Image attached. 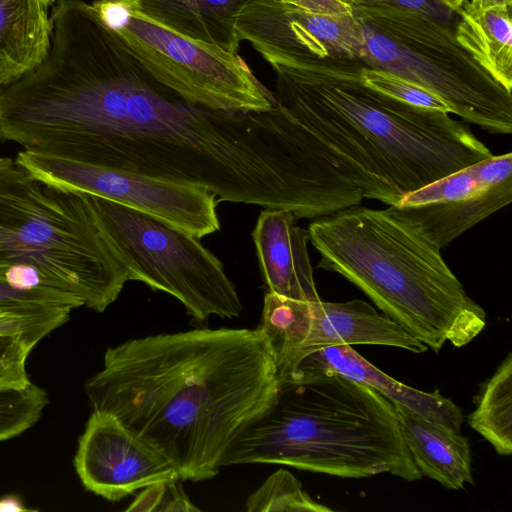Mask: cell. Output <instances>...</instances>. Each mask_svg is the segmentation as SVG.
I'll list each match as a JSON object with an SVG mask.
<instances>
[{"instance_id":"7402d4cb","label":"cell","mask_w":512,"mask_h":512,"mask_svg":"<svg viewBox=\"0 0 512 512\" xmlns=\"http://www.w3.org/2000/svg\"><path fill=\"white\" fill-rule=\"evenodd\" d=\"M512 154L491 155L405 194L396 205H420L475 196L512 177Z\"/></svg>"},{"instance_id":"cb8c5ba5","label":"cell","mask_w":512,"mask_h":512,"mask_svg":"<svg viewBox=\"0 0 512 512\" xmlns=\"http://www.w3.org/2000/svg\"><path fill=\"white\" fill-rule=\"evenodd\" d=\"M48 403L47 392L32 381L22 386L0 387V442L33 427Z\"/></svg>"},{"instance_id":"f546056e","label":"cell","mask_w":512,"mask_h":512,"mask_svg":"<svg viewBox=\"0 0 512 512\" xmlns=\"http://www.w3.org/2000/svg\"><path fill=\"white\" fill-rule=\"evenodd\" d=\"M174 511H200L190 500L185 492L182 480L180 478L167 481L164 498L160 507V512Z\"/></svg>"},{"instance_id":"8992f818","label":"cell","mask_w":512,"mask_h":512,"mask_svg":"<svg viewBox=\"0 0 512 512\" xmlns=\"http://www.w3.org/2000/svg\"><path fill=\"white\" fill-rule=\"evenodd\" d=\"M346 1L364 36L360 63L429 90L470 124L495 134L512 132V93L457 42L453 28L374 0Z\"/></svg>"},{"instance_id":"30bf717a","label":"cell","mask_w":512,"mask_h":512,"mask_svg":"<svg viewBox=\"0 0 512 512\" xmlns=\"http://www.w3.org/2000/svg\"><path fill=\"white\" fill-rule=\"evenodd\" d=\"M236 33L271 66L327 56L360 62L364 54L362 28L346 0H250Z\"/></svg>"},{"instance_id":"6da1fadb","label":"cell","mask_w":512,"mask_h":512,"mask_svg":"<svg viewBox=\"0 0 512 512\" xmlns=\"http://www.w3.org/2000/svg\"><path fill=\"white\" fill-rule=\"evenodd\" d=\"M278 366L258 329L196 328L109 347L84 391L165 456L180 479L213 478L237 438L276 402Z\"/></svg>"},{"instance_id":"9a60e30c","label":"cell","mask_w":512,"mask_h":512,"mask_svg":"<svg viewBox=\"0 0 512 512\" xmlns=\"http://www.w3.org/2000/svg\"><path fill=\"white\" fill-rule=\"evenodd\" d=\"M392 403L404 442L422 476L451 490H461L467 484H473L468 438L460 431L430 421L399 403Z\"/></svg>"},{"instance_id":"83f0119b","label":"cell","mask_w":512,"mask_h":512,"mask_svg":"<svg viewBox=\"0 0 512 512\" xmlns=\"http://www.w3.org/2000/svg\"><path fill=\"white\" fill-rule=\"evenodd\" d=\"M29 306H59L73 309L83 306L77 297L49 288L18 289L0 277V309Z\"/></svg>"},{"instance_id":"e0dca14e","label":"cell","mask_w":512,"mask_h":512,"mask_svg":"<svg viewBox=\"0 0 512 512\" xmlns=\"http://www.w3.org/2000/svg\"><path fill=\"white\" fill-rule=\"evenodd\" d=\"M511 200L512 178L472 197L420 205H392L387 210L442 249Z\"/></svg>"},{"instance_id":"1f68e13d","label":"cell","mask_w":512,"mask_h":512,"mask_svg":"<svg viewBox=\"0 0 512 512\" xmlns=\"http://www.w3.org/2000/svg\"><path fill=\"white\" fill-rule=\"evenodd\" d=\"M470 8L481 11L494 8L512 7V0H467Z\"/></svg>"},{"instance_id":"ffe728a7","label":"cell","mask_w":512,"mask_h":512,"mask_svg":"<svg viewBox=\"0 0 512 512\" xmlns=\"http://www.w3.org/2000/svg\"><path fill=\"white\" fill-rule=\"evenodd\" d=\"M310 302L268 291L264 296L261 323L257 328L268 341L279 377L289 372L299 360L310 325Z\"/></svg>"},{"instance_id":"7a4b0ae2","label":"cell","mask_w":512,"mask_h":512,"mask_svg":"<svg viewBox=\"0 0 512 512\" xmlns=\"http://www.w3.org/2000/svg\"><path fill=\"white\" fill-rule=\"evenodd\" d=\"M271 67L275 101L338 155L364 198L396 205L405 194L492 155L449 113L366 86L356 60L310 57Z\"/></svg>"},{"instance_id":"4fadbf2b","label":"cell","mask_w":512,"mask_h":512,"mask_svg":"<svg viewBox=\"0 0 512 512\" xmlns=\"http://www.w3.org/2000/svg\"><path fill=\"white\" fill-rule=\"evenodd\" d=\"M338 345L391 346L413 353L428 349L400 324L363 300L311 301L309 330L298 362L316 350Z\"/></svg>"},{"instance_id":"d4e9b609","label":"cell","mask_w":512,"mask_h":512,"mask_svg":"<svg viewBox=\"0 0 512 512\" xmlns=\"http://www.w3.org/2000/svg\"><path fill=\"white\" fill-rule=\"evenodd\" d=\"M71 311L59 306L0 309V335H26L41 341L65 324Z\"/></svg>"},{"instance_id":"d6986e66","label":"cell","mask_w":512,"mask_h":512,"mask_svg":"<svg viewBox=\"0 0 512 512\" xmlns=\"http://www.w3.org/2000/svg\"><path fill=\"white\" fill-rule=\"evenodd\" d=\"M512 7L477 11L467 0L456 12L454 35L467 53L507 91L512 90Z\"/></svg>"},{"instance_id":"52a82bcc","label":"cell","mask_w":512,"mask_h":512,"mask_svg":"<svg viewBox=\"0 0 512 512\" xmlns=\"http://www.w3.org/2000/svg\"><path fill=\"white\" fill-rule=\"evenodd\" d=\"M82 194L128 280L173 296L197 323L240 315L235 285L199 238L141 210Z\"/></svg>"},{"instance_id":"836d02e7","label":"cell","mask_w":512,"mask_h":512,"mask_svg":"<svg viewBox=\"0 0 512 512\" xmlns=\"http://www.w3.org/2000/svg\"><path fill=\"white\" fill-rule=\"evenodd\" d=\"M444 5L449 7L451 10L457 12L464 4L466 0H440Z\"/></svg>"},{"instance_id":"603a6c76","label":"cell","mask_w":512,"mask_h":512,"mask_svg":"<svg viewBox=\"0 0 512 512\" xmlns=\"http://www.w3.org/2000/svg\"><path fill=\"white\" fill-rule=\"evenodd\" d=\"M248 512L310 511L331 512L315 501L289 471L279 469L270 475L246 501Z\"/></svg>"},{"instance_id":"f1b7e54d","label":"cell","mask_w":512,"mask_h":512,"mask_svg":"<svg viewBox=\"0 0 512 512\" xmlns=\"http://www.w3.org/2000/svg\"><path fill=\"white\" fill-rule=\"evenodd\" d=\"M425 15L445 26L455 28L457 13L440 0H374Z\"/></svg>"},{"instance_id":"277c9868","label":"cell","mask_w":512,"mask_h":512,"mask_svg":"<svg viewBox=\"0 0 512 512\" xmlns=\"http://www.w3.org/2000/svg\"><path fill=\"white\" fill-rule=\"evenodd\" d=\"M307 231L318 267L342 275L434 352L447 341L463 347L483 331L484 309L441 249L387 209L351 206L314 219Z\"/></svg>"},{"instance_id":"484cf974","label":"cell","mask_w":512,"mask_h":512,"mask_svg":"<svg viewBox=\"0 0 512 512\" xmlns=\"http://www.w3.org/2000/svg\"><path fill=\"white\" fill-rule=\"evenodd\" d=\"M363 83L382 94L413 106L451 113L449 105L429 90L387 71L361 63Z\"/></svg>"},{"instance_id":"ac0fdd59","label":"cell","mask_w":512,"mask_h":512,"mask_svg":"<svg viewBox=\"0 0 512 512\" xmlns=\"http://www.w3.org/2000/svg\"><path fill=\"white\" fill-rule=\"evenodd\" d=\"M49 42L47 5L41 0H0V86L35 67Z\"/></svg>"},{"instance_id":"4316f807","label":"cell","mask_w":512,"mask_h":512,"mask_svg":"<svg viewBox=\"0 0 512 512\" xmlns=\"http://www.w3.org/2000/svg\"><path fill=\"white\" fill-rule=\"evenodd\" d=\"M40 341L26 335H0V387L22 386L31 382L27 359Z\"/></svg>"},{"instance_id":"44dd1931","label":"cell","mask_w":512,"mask_h":512,"mask_svg":"<svg viewBox=\"0 0 512 512\" xmlns=\"http://www.w3.org/2000/svg\"><path fill=\"white\" fill-rule=\"evenodd\" d=\"M468 416L469 426L502 456L512 453V354L509 352L487 379Z\"/></svg>"},{"instance_id":"8fae6325","label":"cell","mask_w":512,"mask_h":512,"mask_svg":"<svg viewBox=\"0 0 512 512\" xmlns=\"http://www.w3.org/2000/svg\"><path fill=\"white\" fill-rule=\"evenodd\" d=\"M73 461L84 488L113 502L152 483L180 478L165 456L116 417L96 410L78 439Z\"/></svg>"},{"instance_id":"ba28073f","label":"cell","mask_w":512,"mask_h":512,"mask_svg":"<svg viewBox=\"0 0 512 512\" xmlns=\"http://www.w3.org/2000/svg\"><path fill=\"white\" fill-rule=\"evenodd\" d=\"M92 6L147 70L187 102L230 112L270 110L276 103L237 54L182 36L119 1Z\"/></svg>"},{"instance_id":"2e32d148","label":"cell","mask_w":512,"mask_h":512,"mask_svg":"<svg viewBox=\"0 0 512 512\" xmlns=\"http://www.w3.org/2000/svg\"><path fill=\"white\" fill-rule=\"evenodd\" d=\"M149 19L190 39L237 53V18L250 0H122Z\"/></svg>"},{"instance_id":"7c38bea8","label":"cell","mask_w":512,"mask_h":512,"mask_svg":"<svg viewBox=\"0 0 512 512\" xmlns=\"http://www.w3.org/2000/svg\"><path fill=\"white\" fill-rule=\"evenodd\" d=\"M287 210H262L252 232L256 254L268 292L317 301L313 269L307 249L308 231Z\"/></svg>"},{"instance_id":"4dcf8cb0","label":"cell","mask_w":512,"mask_h":512,"mask_svg":"<svg viewBox=\"0 0 512 512\" xmlns=\"http://www.w3.org/2000/svg\"><path fill=\"white\" fill-rule=\"evenodd\" d=\"M169 481V480H168ZM167 481L152 483L141 489L126 511H160Z\"/></svg>"},{"instance_id":"5bb4252c","label":"cell","mask_w":512,"mask_h":512,"mask_svg":"<svg viewBox=\"0 0 512 512\" xmlns=\"http://www.w3.org/2000/svg\"><path fill=\"white\" fill-rule=\"evenodd\" d=\"M292 372L341 374L374 389L391 402L399 403L430 421L456 431H460L464 421L460 408L438 389L424 392L405 385L372 365L349 345L331 346L309 353L286 374Z\"/></svg>"},{"instance_id":"d6a6232c","label":"cell","mask_w":512,"mask_h":512,"mask_svg":"<svg viewBox=\"0 0 512 512\" xmlns=\"http://www.w3.org/2000/svg\"><path fill=\"white\" fill-rule=\"evenodd\" d=\"M0 511H30L15 496H7L0 500Z\"/></svg>"},{"instance_id":"3957f363","label":"cell","mask_w":512,"mask_h":512,"mask_svg":"<svg viewBox=\"0 0 512 512\" xmlns=\"http://www.w3.org/2000/svg\"><path fill=\"white\" fill-rule=\"evenodd\" d=\"M274 405L237 438L223 466L279 464L342 478L422 474L402 437L393 403L338 373L292 372Z\"/></svg>"},{"instance_id":"e575fe53","label":"cell","mask_w":512,"mask_h":512,"mask_svg":"<svg viewBox=\"0 0 512 512\" xmlns=\"http://www.w3.org/2000/svg\"><path fill=\"white\" fill-rule=\"evenodd\" d=\"M45 5H47L48 7L53 5V3L56 1V0H41Z\"/></svg>"},{"instance_id":"5b68a950","label":"cell","mask_w":512,"mask_h":512,"mask_svg":"<svg viewBox=\"0 0 512 512\" xmlns=\"http://www.w3.org/2000/svg\"><path fill=\"white\" fill-rule=\"evenodd\" d=\"M17 266L32 267L49 288L99 313L128 281L81 192L44 182L0 156V277Z\"/></svg>"},{"instance_id":"9c48e42d","label":"cell","mask_w":512,"mask_h":512,"mask_svg":"<svg viewBox=\"0 0 512 512\" xmlns=\"http://www.w3.org/2000/svg\"><path fill=\"white\" fill-rule=\"evenodd\" d=\"M15 161L44 182L133 207L197 238L220 230L218 202L206 189L25 149Z\"/></svg>"}]
</instances>
